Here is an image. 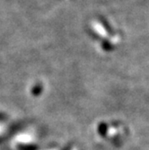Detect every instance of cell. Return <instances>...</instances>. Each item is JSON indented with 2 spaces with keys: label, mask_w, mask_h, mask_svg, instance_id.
Listing matches in <instances>:
<instances>
[{
  "label": "cell",
  "mask_w": 149,
  "mask_h": 150,
  "mask_svg": "<svg viewBox=\"0 0 149 150\" xmlns=\"http://www.w3.org/2000/svg\"><path fill=\"white\" fill-rule=\"evenodd\" d=\"M99 19H100V23H101L102 25L103 26V28L105 29V31H106L108 33H109V35L113 36V35H114V31L112 30V28L111 27L110 23H108V21H107L104 17H102V16H100Z\"/></svg>",
  "instance_id": "6da1fadb"
},
{
  "label": "cell",
  "mask_w": 149,
  "mask_h": 150,
  "mask_svg": "<svg viewBox=\"0 0 149 150\" xmlns=\"http://www.w3.org/2000/svg\"><path fill=\"white\" fill-rule=\"evenodd\" d=\"M102 48L104 51H112L114 49V46L106 39H102Z\"/></svg>",
  "instance_id": "7a4b0ae2"
},
{
  "label": "cell",
  "mask_w": 149,
  "mask_h": 150,
  "mask_svg": "<svg viewBox=\"0 0 149 150\" xmlns=\"http://www.w3.org/2000/svg\"><path fill=\"white\" fill-rule=\"evenodd\" d=\"M88 33H89V34H90V35H91V36H92V37L93 38V39H95V40H102V38H101V37H100L99 35H97V34H96L95 33H94L93 31L90 30V31H89Z\"/></svg>",
  "instance_id": "3957f363"
},
{
  "label": "cell",
  "mask_w": 149,
  "mask_h": 150,
  "mask_svg": "<svg viewBox=\"0 0 149 150\" xmlns=\"http://www.w3.org/2000/svg\"><path fill=\"white\" fill-rule=\"evenodd\" d=\"M106 130H107V128H106V125L105 124H102L100 126V132L103 135L106 133Z\"/></svg>",
  "instance_id": "277c9868"
}]
</instances>
